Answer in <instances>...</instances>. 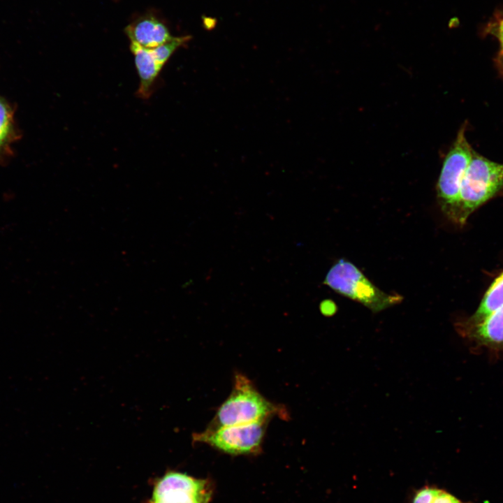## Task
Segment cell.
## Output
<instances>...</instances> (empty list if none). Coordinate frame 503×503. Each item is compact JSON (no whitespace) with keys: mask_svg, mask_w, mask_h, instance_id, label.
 Returning a JSON list of instances; mask_svg holds the SVG:
<instances>
[{"mask_svg":"<svg viewBox=\"0 0 503 503\" xmlns=\"http://www.w3.org/2000/svg\"><path fill=\"white\" fill-rule=\"evenodd\" d=\"M283 409L261 395L246 376L236 374L231 394L206 430L269 420L275 414H284Z\"/></svg>","mask_w":503,"mask_h":503,"instance_id":"6da1fadb","label":"cell"},{"mask_svg":"<svg viewBox=\"0 0 503 503\" xmlns=\"http://www.w3.org/2000/svg\"><path fill=\"white\" fill-rule=\"evenodd\" d=\"M503 187V164L491 161L473 152L462 177L459 200L453 221L463 225L480 205Z\"/></svg>","mask_w":503,"mask_h":503,"instance_id":"7a4b0ae2","label":"cell"},{"mask_svg":"<svg viewBox=\"0 0 503 503\" xmlns=\"http://www.w3.org/2000/svg\"><path fill=\"white\" fill-rule=\"evenodd\" d=\"M324 284L373 312H380L402 300L398 294H388L377 288L355 265L344 259H340L331 267Z\"/></svg>","mask_w":503,"mask_h":503,"instance_id":"3957f363","label":"cell"},{"mask_svg":"<svg viewBox=\"0 0 503 503\" xmlns=\"http://www.w3.org/2000/svg\"><path fill=\"white\" fill-rule=\"evenodd\" d=\"M465 126L459 131L444 160L437 185L439 205L451 220L458 203L460 184L474 152L465 138Z\"/></svg>","mask_w":503,"mask_h":503,"instance_id":"277c9868","label":"cell"},{"mask_svg":"<svg viewBox=\"0 0 503 503\" xmlns=\"http://www.w3.org/2000/svg\"><path fill=\"white\" fill-rule=\"evenodd\" d=\"M268 420L205 430L192 435L194 442L205 443L228 454L247 455L261 449Z\"/></svg>","mask_w":503,"mask_h":503,"instance_id":"5b68a950","label":"cell"},{"mask_svg":"<svg viewBox=\"0 0 503 503\" xmlns=\"http://www.w3.org/2000/svg\"><path fill=\"white\" fill-rule=\"evenodd\" d=\"M212 495L208 480L169 472L156 482L148 503H209Z\"/></svg>","mask_w":503,"mask_h":503,"instance_id":"8992f818","label":"cell"},{"mask_svg":"<svg viewBox=\"0 0 503 503\" xmlns=\"http://www.w3.org/2000/svg\"><path fill=\"white\" fill-rule=\"evenodd\" d=\"M458 330L476 347L503 353V305L478 323H460Z\"/></svg>","mask_w":503,"mask_h":503,"instance_id":"52a82bcc","label":"cell"},{"mask_svg":"<svg viewBox=\"0 0 503 503\" xmlns=\"http://www.w3.org/2000/svg\"><path fill=\"white\" fill-rule=\"evenodd\" d=\"M124 32L131 40L145 48H154L173 36L166 24L152 13L145 14L128 24Z\"/></svg>","mask_w":503,"mask_h":503,"instance_id":"ba28073f","label":"cell"},{"mask_svg":"<svg viewBox=\"0 0 503 503\" xmlns=\"http://www.w3.org/2000/svg\"><path fill=\"white\" fill-rule=\"evenodd\" d=\"M130 50L134 57L140 79L137 95L141 99H147L151 96L153 85L163 66L155 60L149 48L131 42Z\"/></svg>","mask_w":503,"mask_h":503,"instance_id":"9c48e42d","label":"cell"},{"mask_svg":"<svg viewBox=\"0 0 503 503\" xmlns=\"http://www.w3.org/2000/svg\"><path fill=\"white\" fill-rule=\"evenodd\" d=\"M502 305H503V272L491 284L475 313L464 322L468 324L478 323Z\"/></svg>","mask_w":503,"mask_h":503,"instance_id":"30bf717a","label":"cell"},{"mask_svg":"<svg viewBox=\"0 0 503 503\" xmlns=\"http://www.w3.org/2000/svg\"><path fill=\"white\" fill-rule=\"evenodd\" d=\"M13 110L11 106L0 97V159L10 154L11 145L17 139Z\"/></svg>","mask_w":503,"mask_h":503,"instance_id":"8fae6325","label":"cell"},{"mask_svg":"<svg viewBox=\"0 0 503 503\" xmlns=\"http://www.w3.org/2000/svg\"><path fill=\"white\" fill-rule=\"evenodd\" d=\"M191 38L189 35L182 36H173L167 42L161 44L150 51L155 60L163 67L173 54L180 47L186 45Z\"/></svg>","mask_w":503,"mask_h":503,"instance_id":"7c38bea8","label":"cell"},{"mask_svg":"<svg viewBox=\"0 0 503 503\" xmlns=\"http://www.w3.org/2000/svg\"><path fill=\"white\" fill-rule=\"evenodd\" d=\"M430 503H470L465 502L451 493L437 486Z\"/></svg>","mask_w":503,"mask_h":503,"instance_id":"4fadbf2b","label":"cell"},{"mask_svg":"<svg viewBox=\"0 0 503 503\" xmlns=\"http://www.w3.org/2000/svg\"><path fill=\"white\" fill-rule=\"evenodd\" d=\"M329 302L330 301H325L322 303V305L321 306V311L324 314L330 315L331 314V313L334 312L333 310H331V309L335 310V307H331V306L329 305Z\"/></svg>","mask_w":503,"mask_h":503,"instance_id":"5bb4252c","label":"cell"},{"mask_svg":"<svg viewBox=\"0 0 503 503\" xmlns=\"http://www.w3.org/2000/svg\"><path fill=\"white\" fill-rule=\"evenodd\" d=\"M501 45H502V54H503V44H501Z\"/></svg>","mask_w":503,"mask_h":503,"instance_id":"9a60e30c","label":"cell"}]
</instances>
